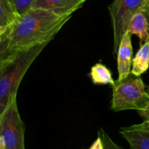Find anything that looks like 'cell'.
<instances>
[{
    "label": "cell",
    "mask_w": 149,
    "mask_h": 149,
    "mask_svg": "<svg viewBox=\"0 0 149 149\" xmlns=\"http://www.w3.org/2000/svg\"><path fill=\"white\" fill-rule=\"evenodd\" d=\"M73 15H58L42 8H31L0 34V64L23 51L52 41Z\"/></svg>",
    "instance_id": "cell-1"
},
{
    "label": "cell",
    "mask_w": 149,
    "mask_h": 149,
    "mask_svg": "<svg viewBox=\"0 0 149 149\" xmlns=\"http://www.w3.org/2000/svg\"><path fill=\"white\" fill-rule=\"evenodd\" d=\"M48 44L49 42L36 45L20 53L10 61L0 64V114L17 96L25 74Z\"/></svg>",
    "instance_id": "cell-2"
},
{
    "label": "cell",
    "mask_w": 149,
    "mask_h": 149,
    "mask_svg": "<svg viewBox=\"0 0 149 149\" xmlns=\"http://www.w3.org/2000/svg\"><path fill=\"white\" fill-rule=\"evenodd\" d=\"M149 105V95L146 86L141 77L116 80L113 86L111 109L114 112L135 110L141 111Z\"/></svg>",
    "instance_id": "cell-3"
},
{
    "label": "cell",
    "mask_w": 149,
    "mask_h": 149,
    "mask_svg": "<svg viewBox=\"0 0 149 149\" xmlns=\"http://www.w3.org/2000/svg\"><path fill=\"white\" fill-rule=\"evenodd\" d=\"M0 149H25V124L15 97L0 114Z\"/></svg>",
    "instance_id": "cell-4"
},
{
    "label": "cell",
    "mask_w": 149,
    "mask_h": 149,
    "mask_svg": "<svg viewBox=\"0 0 149 149\" xmlns=\"http://www.w3.org/2000/svg\"><path fill=\"white\" fill-rule=\"evenodd\" d=\"M148 0H113L109 6L113 28V53H117L122 37L128 30L131 20L143 9Z\"/></svg>",
    "instance_id": "cell-5"
},
{
    "label": "cell",
    "mask_w": 149,
    "mask_h": 149,
    "mask_svg": "<svg viewBox=\"0 0 149 149\" xmlns=\"http://www.w3.org/2000/svg\"><path fill=\"white\" fill-rule=\"evenodd\" d=\"M119 133L130 145V149H149V122L122 127Z\"/></svg>",
    "instance_id": "cell-6"
},
{
    "label": "cell",
    "mask_w": 149,
    "mask_h": 149,
    "mask_svg": "<svg viewBox=\"0 0 149 149\" xmlns=\"http://www.w3.org/2000/svg\"><path fill=\"white\" fill-rule=\"evenodd\" d=\"M132 35L128 32L122 37L117 51V81H122L130 76L132 64Z\"/></svg>",
    "instance_id": "cell-7"
},
{
    "label": "cell",
    "mask_w": 149,
    "mask_h": 149,
    "mask_svg": "<svg viewBox=\"0 0 149 149\" xmlns=\"http://www.w3.org/2000/svg\"><path fill=\"white\" fill-rule=\"evenodd\" d=\"M88 0H36L32 8H42L58 15H73Z\"/></svg>",
    "instance_id": "cell-8"
},
{
    "label": "cell",
    "mask_w": 149,
    "mask_h": 149,
    "mask_svg": "<svg viewBox=\"0 0 149 149\" xmlns=\"http://www.w3.org/2000/svg\"><path fill=\"white\" fill-rule=\"evenodd\" d=\"M20 16L13 0H0V34L11 27Z\"/></svg>",
    "instance_id": "cell-9"
},
{
    "label": "cell",
    "mask_w": 149,
    "mask_h": 149,
    "mask_svg": "<svg viewBox=\"0 0 149 149\" xmlns=\"http://www.w3.org/2000/svg\"><path fill=\"white\" fill-rule=\"evenodd\" d=\"M131 35L138 37L141 45L149 41V30L147 18L143 10L138 12L131 20L127 32Z\"/></svg>",
    "instance_id": "cell-10"
},
{
    "label": "cell",
    "mask_w": 149,
    "mask_h": 149,
    "mask_svg": "<svg viewBox=\"0 0 149 149\" xmlns=\"http://www.w3.org/2000/svg\"><path fill=\"white\" fill-rule=\"evenodd\" d=\"M149 68V41L144 42L132 59L131 74L135 77H141Z\"/></svg>",
    "instance_id": "cell-11"
},
{
    "label": "cell",
    "mask_w": 149,
    "mask_h": 149,
    "mask_svg": "<svg viewBox=\"0 0 149 149\" xmlns=\"http://www.w3.org/2000/svg\"><path fill=\"white\" fill-rule=\"evenodd\" d=\"M90 76L92 82L95 85L109 84L113 86L116 83L111 72L101 63H97L91 67Z\"/></svg>",
    "instance_id": "cell-12"
},
{
    "label": "cell",
    "mask_w": 149,
    "mask_h": 149,
    "mask_svg": "<svg viewBox=\"0 0 149 149\" xmlns=\"http://www.w3.org/2000/svg\"><path fill=\"white\" fill-rule=\"evenodd\" d=\"M98 134H100L102 139L104 149H125L119 145L116 144L103 129H100V131H98Z\"/></svg>",
    "instance_id": "cell-13"
},
{
    "label": "cell",
    "mask_w": 149,
    "mask_h": 149,
    "mask_svg": "<svg viewBox=\"0 0 149 149\" xmlns=\"http://www.w3.org/2000/svg\"><path fill=\"white\" fill-rule=\"evenodd\" d=\"M20 15L25 14L33 7L36 0H13Z\"/></svg>",
    "instance_id": "cell-14"
},
{
    "label": "cell",
    "mask_w": 149,
    "mask_h": 149,
    "mask_svg": "<svg viewBox=\"0 0 149 149\" xmlns=\"http://www.w3.org/2000/svg\"><path fill=\"white\" fill-rule=\"evenodd\" d=\"M89 149H104L103 141H102V139L100 137V134H98L97 138L95 140V142L92 144V145L90 146Z\"/></svg>",
    "instance_id": "cell-15"
},
{
    "label": "cell",
    "mask_w": 149,
    "mask_h": 149,
    "mask_svg": "<svg viewBox=\"0 0 149 149\" xmlns=\"http://www.w3.org/2000/svg\"><path fill=\"white\" fill-rule=\"evenodd\" d=\"M138 113H139V115L143 118L144 121H148L149 122V105L144 110L138 111Z\"/></svg>",
    "instance_id": "cell-16"
},
{
    "label": "cell",
    "mask_w": 149,
    "mask_h": 149,
    "mask_svg": "<svg viewBox=\"0 0 149 149\" xmlns=\"http://www.w3.org/2000/svg\"><path fill=\"white\" fill-rule=\"evenodd\" d=\"M143 13L145 14L146 17L147 18V21H148V30H149V0H148L147 2L146 3L143 9Z\"/></svg>",
    "instance_id": "cell-17"
},
{
    "label": "cell",
    "mask_w": 149,
    "mask_h": 149,
    "mask_svg": "<svg viewBox=\"0 0 149 149\" xmlns=\"http://www.w3.org/2000/svg\"><path fill=\"white\" fill-rule=\"evenodd\" d=\"M146 91L149 95V86H146Z\"/></svg>",
    "instance_id": "cell-18"
}]
</instances>
